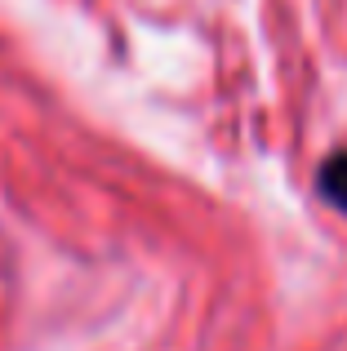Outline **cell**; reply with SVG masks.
I'll use <instances>...</instances> for the list:
<instances>
[{
    "instance_id": "cell-1",
    "label": "cell",
    "mask_w": 347,
    "mask_h": 351,
    "mask_svg": "<svg viewBox=\"0 0 347 351\" xmlns=\"http://www.w3.org/2000/svg\"><path fill=\"white\" fill-rule=\"evenodd\" d=\"M321 191H325V200H330L334 209H343V214H347V152L325 160V169H321Z\"/></svg>"
}]
</instances>
